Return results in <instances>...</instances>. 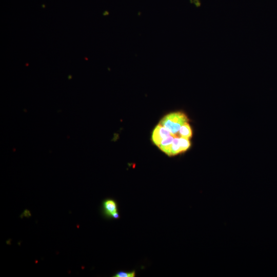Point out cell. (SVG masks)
<instances>
[{"instance_id": "cell-1", "label": "cell", "mask_w": 277, "mask_h": 277, "mask_svg": "<svg viewBox=\"0 0 277 277\" xmlns=\"http://www.w3.org/2000/svg\"><path fill=\"white\" fill-rule=\"evenodd\" d=\"M188 122L187 115L182 112H174L165 115L160 124L167 129L174 136H177L181 126Z\"/></svg>"}, {"instance_id": "cell-2", "label": "cell", "mask_w": 277, "mask_h": 277, "mask_svg": "<svg viewBox=\"0 0 277 277\" xmlns=\"http://www.w3.org/2000/svg\"><path fill=\"white\" fill-rule=\"evenodd\" d=\"M172 134L160 124L154 129L152 134V141L157 147L162 141Z\"/></svg>"}, {"instance_id": "cell-3", "label": "cell", "mask_w": 277, "mask_h": 277, "mask_svg": "<svg viewBox=\"0 0 277 277\" xmlns=\"http://www.w3.org/2000/svg\"><path fill=\"white\" fill-rule=\"evenodd\" d=\"M102 210L104 216L107 218H112V215L118 212L117 204L113 199H108L104 201Z\"/></svg>"}, {"instance_id": "cell-4", "label": "cell", "mask_w": 277, "mask_h": 277, "mask_svg": "<svg viewBox=\"0 0 277 277\" xmlns=\"http://www.w3.org/2000/svg\"><path fill=\"white\" fill-rule=\"evenodd\" d=\"M175 136L171 135L163 140L158 147L167 155L170 156V149L172 142Z\"/></svg>"}, {"instance_id": "cell-5", "label": "cell", "mask_w": 277, "mask_h": 277, "mask_svg": "<svg viewBox=\"0 0 277 277\" xmlns=\"http://www.w3.org/2000/svg\"><path fill=\"white\" fill-rule=\"evenodd\" d=\"M182 152H183L180 143V137L176 136L171 145L170 156L175 155Z\"/></svg>"}, {"instance_id": "cell-6", "label": "cell", "mask_w": 277, "mask_h": 277, "mask_svg": "<svg viewBox=\"0 0 277 277\" xmlns=\"http://www.w3.org/2000/svg\"><path fill=\"white\" fill-rule=\"evenodd\" d=\"M179 134L181 136L189 139L192 137V129L188 122L181 126L179 131Z\"/></svg>"}, {"instance_id": "cell-7", "label": "cell", "mask_w": 277, "mask_h": 277, "mask_svg": "<svg viewBox=\"0 0 277 277\" xmlns=\"http://www.w3.org/2000/svg\"><path fill=\"white\" fill-rule=\"evenodd\" d=\"M180 137V143L182 148V152L186 151L190 147L191 143L189 138L184 137Z\"/></svg>"}, {"instance_id": "cell-8", "label": "cell", "mask_w": 277, "mask_h": 277, "mask_svg": "<svg viewBox=\"0 0 277 277\" xmlns=\"http://www.w3.org/2000/svg\"><path fill=\"white\" fill-rule=\"evenodd\" d=\"M135 276V271L133 270L131 272H125L120 271L117 272L114 275V277H134Z\"/></svg>"}, {"instance_id": "cell-9", "label": "cell", "mask_w": 277, "mask_h": 277, "mask_svg": "<svg viewBox=\"0 0 277 277\" xmlns=\"http://www.w3.org/2000/svg\"><path fill=\"white\" fill-rule=\"evenodd\" d=\"M120 216L119 213L118 212H116L112 215V218L114 219H118L120 218Z\"/></svg>"}]
</instances>
